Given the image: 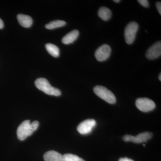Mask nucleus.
I'll return each mask as SVG.
<instances>
[{"mask_svg":"<svg viewBox=\"0 0 161 161\" xmlns=\"http://www.w3.org/2000/svg\"><path fill=\"white\" fill-rule=\"evenodd\" d=\"M136 106L139 110L145 112H150L156 107L153 101L146 98H137L136 101Z\"/></svg>","mask_w":161,"mask_h":161,"instance_id":"5","label":"nucleus"},{"mask_svg":"<svg viewBox=\"0 0 161 161\" xmlns=\"http://www.w3.org/2000/svg\"><path fill=\"white\" fill-rule=\"evenodd\" d=\"M119 161H134L131 159L127 158H121L119 159Z\"/></svg>","mask_w":161,"mask_h":161,"instance_id":"19","label":"nucleus"},{"mask_svg":"<svg viewBox=\"0 0 161 161\" xmlns=\"http://www.w3.org/2000/svg\"><path fill=\"white\" fill-rule=\"evenodd\" d=\"M3 27H4V23L3 20L0 19V29H3Z\"/></svg>","mask_w":161,"mask_h":161,"instance_id":"20","label":"nucleus"},{"mask_svg":"<svg viewBox=\"0 0 161 161\" xmlns=\"http://www.w3.org/2000/svg\"><path fill=\"white\" fill-rule=\"evenodd\" d=\"M35 84L38 89L42 91L47 95L55 96H59L61 95V93L60 90L52 86L48 80L45 78H38L35 81Z\"/></svg>","mask_w":161,"mask_h":161,"instance_id":"2","label":"nucleus"},{"mask_svg":"<svg viewBox=\"0 0 161 161\" xmlns=\"http://www.w3.org/2000/svg\"><path fill=\"white\" fill-rule=\"evenodd\" d=\"M47 51L54 58H58L60 55V50L58 47L52 43H47L45 45Z\"/></svg>","mask_w":161,"mask_h":161,"instance_id":"14","label":"nucleus"},{"mask_svg":"<svg viewBox=\"0 0 161 161\" xmlns=\"http://www.w3.org/2000/svg\"><path fill=\"white\" fill-rule=\"evenodd\" d=\"M98 15L104 21H108L112 16V11L107 7H102L98 10Z\"/></svg>","mask_w":161,"mask_h":161,"instance_id":"13","label":"nucleus"},{"mask_svg":"<svg viewBox=\"0 0 161 161\" xmlns=\"http://www.w3.org/2000/svg\"><path fill=\"white\" fill-rule=\"evenodd\" d=\"M111 47L108 44H103L96 50L95 53V57L99 61H103L109 58L111 54Z\"/></svg>","mask_w":161,"mask_h":161,"instance_id":"8","label":"nucleus"},{"mask_svg":"<svg viewBox=\"0 0 161 161\" xmlns=\"http://www.w3.org/2000/svg\"><path fill=\"white\" fill-rule=\"evenodd\" d=\"M158 78H159V80H161V73L160 74H159V76H158Z\"/></svg>","mask_w":161,"mask_h":161,"instance_id":"22","label":"nucleus"},{"mask_svg":"<svg viewBox=\"0 0 161 161\" xmlns=\"http://www.w3.org/2000/svg\"><path fill=\"white\" fill-rule=\"evenodd\" d=\"M146 57L149 60H154L161 55V42L158 41L152 45L146 53Z\"/></svg>","mask_w":161,"mask_h":161,"instance_id":"9","label":"nucleus"},{"mask_svg":"<svg viewBox=\"0 0 161 161\" xmlns=\"http://www.w3.org/2000/svg\"><path fill=\"white\" fill-rule=\"evenodd\" d=\"M138 2L144 7H148L149 6V2L147 0H138Z\"/></svg>","mask_w":161,"mask_h":161,"instance_id":"17","label":"nucleus"},{"mask_svg":"<svg viewBox=\"0 0 161 161\" xmlns=\"http://www.w3.org/2000/svg\"><path fill=\"white\" fill-rule=\"evenodd\" d=\"M143 146L144 147H145V146H146V145H145V144H143Z\"/></svg>","mask_w":161,"mask_h":161,"instance_id":"23","label":"nucleus"},{"mask_svg":"<svg viewBox=\"0 0 161 161\" xmlns=\"http://www.w3.org/2000/svg\"><path fill=\"white\" fill-rule=\"evenodd\" d=\"M39 125V123L38 121H35L31 123L30 120L24 121L18 127L17 131L18 139L20 141L26 139L37 130Z\"/></svg>","mask_w":161,"mask_h":161,"instance_id":"1","label":"nucleus"},{"mask_svg":"<svg viewBox=\"0 0 161 161\" xmlns=\"http://www.w3.org/2000/svg\"><path fill=\"white\" fill-rule=\"evenodd\" d=\"M153 136V134L150 132H144L140 133L136 136L126 135L123 137V140L125 142H131L135 143H142L147 142V141L150 139Z\"/></svg>","mask_w":161,"mask_h":161,"instance_id":"6","label":"nucleus"},{"mask_svg":"<svg viewBox=\"0 0 161 161\" xmlns=\"http://www.w3.org/2000/svg\"><path fill=\"white\" fill-rule=\"evenodd\" d=\"M66 24L65 21L59 20H55L45 25V28L49 30L54 29L65 26Z\"/></svg>","mask_w":161,"mask_h":161,"instance_id":"15","label":"nucleus"},{"mask_svg":"<svg viewBox=\"0 0 161 161\" xmlns=\"http://www.w3.org/2000/svg\"><path fill=\"white\" fill-rule=\"evenodd\" d=\"M113 2H115L116 3H119L120 2V1H119V0H114Z\"/></svg>","mask_w":161,"mask_h":161,"instance_id":"21","label":"nucleus"},{"mask_svg":"<svg viewBox=\"0 0 161 161\" xmlns=\"http://www.w3.org/2000/svg\"><path fill=\"white\" fill-rule=\"evenodd\" d=\"M138 24L135 22H131L127 25L125 30V37L127 44H131L135 40L138 30Z\"/></svg>","mask_w":161,"mask_h":161,"instance_id":"4","label":"nucleus"},{"mask_svg":"<svg viewBox=\"0 0 161 161\" xmlns=\"http://www.w3.org/2000/svg\"><path fill=\"white\" fill-rule=\"evenodd\" d=\"M96 125V121L94 119H87L80 123L78 127L77 130L80 134L86 135L89 134Z\"/></svg>","mask_w":161,"mask_h":161,"instance_id":"7","label":"nucleus"},{"mask_svg":"<svg viewBox=\"0 0 161 161\" xmlns=\"http://www.w3.org/2000/svg\"><path fill=\"white\" fill-rule=\"evenodd\" d=\"M79 34V32L78 30H75L72 31L62 38V43L64 44H69L73 43L77 40Z\"/></svg>","mask_w":161,"mask_h":161,"instance_id":"11","label":"nucleus"},{"mask_svg":"<svg viewBox=\"0 0 161 161\" xmlns=\"http://www.w3.org/2000/svg\"><path fill=\"white\" fill-rule=\"evenodd\" d=\"M63 161H85L78 156L71 153H67L63 155Z\"/></svg>","mask_w":161,"mask_h":161,"instance_id":"16","label":"nucleus"},{"mask_svg":"<svg viewBox=\"0 0 161 161\" xmlns=\"http://www.w3.org/2000/svg\"><path fill=\"white\" fill-rule=\"evenodd\" d=\"M94 92L98 97L108 103L114 104L116 102L115 95L111 91L105 87L97 86L94 87Z\"/></svg>","mask_w":161,"mask_h":161,"instance_id":"3","label":"nucleus"},{"mask_svg":"<svg viewBox=\"0 0 161 161\" xmlns=\"http://www.w3.org/2000/svg\"><path fill=\"white\" fill-rule=\"evenodd\" d=\"M156 6L157 8L159 13L161 14V2H157L156 3Z\"/></svg>","mask_w":161,"mask_h":161,"instance_id":"18","label":"nucleus"},{"mask_svg":"<svg viewBox=\"0 0 161 161\" xmlns=\"http://www.w3.org/2000/svg\"><path fill=\"white\" fill-rule=\"evenodd\" d=\"M45 161H63V155L57 151H49L43 155Z\"/></svg>","mask_w":161,"mask_h":161,"instance_id":"10","label":"nucleus"},{"mask_svg":"<svg viewBox=\"0 0 161 161\" xmlns=\"http://www.w3.org/2000/svg\"><path fill=\"white\" fill-rule=\"evenodd\" d=\"M18 22L21 26L26 28H29L33 23L32 18L27 15L19 14L17 16Z\"/></svg>","mask_w":161,"mask_h":161,"instance_id":"12","label":"nucleus"}]
</instances>
